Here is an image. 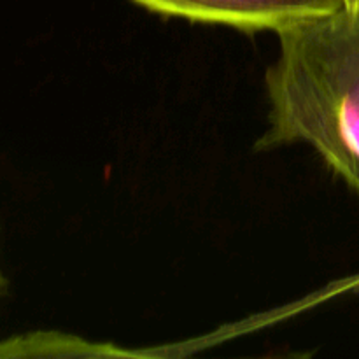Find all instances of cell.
Listing matches in <instances>:
<instances>
[{
  "label": "cell",
  "mask_w": 359,
  "mask_h": 359,
  "mask_svg": "<svg viewBox=\"0 0 359 359\" xmlns=\"http://www.w3.org/2000/svg\"><path fill=\"white\" fill-rule=\"evenodd\" d=\"M266 70L269 130L256 144H307L359 195V7L277 32Z\"/></svg>",
  "instance_id": "obj_1"
},
{
  "label": "cell",
  "mask_w": 359,
  "mask_h": 359,
  "mask_svg": "<svg viewBox=\"0 0 359 359\" xmlns=\"http://www.w3.org/2000/svg\"><path fill=\"white\" fill-rule=\"evenodd\" d=\"M139 6L198 23L241 30L279 32L291 25L339 11L344 0H133Z\"/></svg>",
  "instance_id": "obj_2"
},
{
  "label": "cell",
  "mask_w": 359,
  "mask_h": 359,
  "mask_svg": "<svg viewBox=\"0 0 359 359\" xmlns=\"http://www.w3.org/2000/svg\"><path fill=\"white\" fill-rule=\"evenodd\" d=\"M4 291H6V279H4L2 272H0V294H2Z\"/></svg>",
  "instance_id": "obj_3"
}]
</instances>
